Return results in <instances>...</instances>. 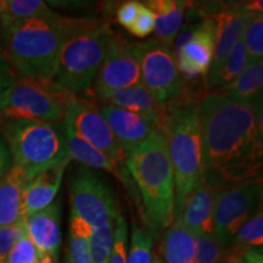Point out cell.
<instances>
[{"mask_svg": "<svg viewBox=\"0 0 263 263\" xmlns=\"http://www.w3.org/2000/svg\"><path fill=\"white\" fill-rule=\"evenodd\" d=\"M203 178L216 190L262 178V104L207 93L199 105Z\"/></svg>", "mask_w": 263, "mask_h": 263, "instance_id": "6da1fadb", "label": "cell"}, {"mask_svg": "<svg viewBox=\"0 0 263 263\" xmlns=\"http://www.w3.org/2000/svg\"><path fill=\"white\" fill-rule=\"evenodd\" d=\"M83 20L51 11L17 22L0 31L3 57L18 77L54 80L59 54Z\"/></svg>", "mask_w": 263, "mask_h": 263, "instance_id": "7a4b0ae2", "label": "cell"}, {"mask_svg": "<svg viewBox=\"0 0 263 263\" xmlns=\"http://www.w3.org/2000/svg\"><path fill=\"white\" fill-rule=\"evenodd\" d=\"M200 100L185 85L183 94L166 105L160 122V132L167 141L176 185L173 221L179 219L184 202L205 176Z\"/></svg>", "mask_w": 263, "mask_h": 263, "instance_id": "3957f363", "label": "cell"}, {"mask_svg": "<svg viewBox=\"0 0 263 263\" xmlns=\"http://www.w3.org/2000/svg\"><path fill=\"white\" fill-rule=\"evenodd\" d=\"M126 168L136 184L151 228H168L173 222L176 185L166 138L160 130L132 151Z\"/></svg>", "mask_w": 263, "mask_h": 263, "instance_id": "277c9868", "label": "cell"}, {"mask_svg": "<svg viewBox=\"0 0 263 263\" xmlns=\"http://www.w3.org/2000/svg\"><path fill=\"white\" fill-rule=\"evenodd\" d=\"M112 33L107 21L84 17L59 54L54 80L76 97L89 90Z\"/></svg>", "mask_w": 263, "mask_h": 263, "instance_id": "5b68a950", "label": "cell"}, {"mask_svg": "<svg viewBox=\"0 0 263 263\" xmlns=\"http://www.w3.org/2000/svg\"><path fill=\"white\" fill-rule=\"evenodd\" d=\"M3 138L9 146L12 164L25 170L28 180L42 171L70 159L64 123L8 121Z\"/></svg>", "mask_w": 263, "mask_h": 263, "instance_id": "8992f818", "label": "cell"}, {"mask_svg": "<svg viewBox=\"0 0 263 263\" xmlns=\"http://www.w3.org/2000/svg\"><path fill=\"white\" fill-rule=\"evenodd\" d=\"M76 99L55 80L17 77L0 95V117L6 121L64 123L66 111Z\"/></svg>", "mask_w": 263, "mask_h": 263, "instance_id": "52a82bcc", "label": "cell"}, {"mask_svg": "<svg viewBox=\"0 0 263 263\" xmlns=\"http://www.w3.org/2000/svg\"><path fill=\"white\" fill-rule=\"evenodd\" d=\"M71 212L90 228L99 229L115 226L117 201L112 189L94 171L80 167L70 179Z\"/></svg>", "mask_w": 263, "mask_h": 263, "instance_id": "ba28073f", "label": "cell"}, {"mask_svg": "<svg viewBox=\"0 0 263 263\" xmlns=\"http://www.w3.org/2000/svg\"><path fill=\"white\" fill-rule=\"evenodd\" d=\"M262 195V178L216 190L213 236L223 248L252 217Z\"/></svg>", "mask_w": 263, "mask_h": 263, "instance_id": "9c48e42d", "label": "cell"}, {"mask_svg": "<svg viewBox=\"0 0 263 263\" xmlns=\"http://www.w3.org/2000/svg\"><path fill=\"white\" fill-rule=\"evenodd\" d=\"M140 83L162 106L185 90L186 83L178 70L172 48L155 37L140 43Z\"/></svg>", "mask_w": 263, "mask_h": 263, "instance_id": "30bf717a", "label": "cell"}, {"mask_svg": "<svg viewBox=\"0 0 263 263\" xmlns=\"http://www.w3.org/2000/svg\"><path fill=\"white\" fill-rule=\"evenodd\" d=\"M140 83V43L112 33L91 88L100 99L115 90Z\"/></svg>", "mask_w": 263, "mask_h": 263, "instance_id": "8fae6325", "label": "cell"}, {"mask_svg": "<svg viewBox=\"0 0 263 263\" xmlns=\"http://www.w3.org/2000/svg\"><path fill=\"white\" fill-rule=\"evenodd\" d=\"M64 123L70 126L78 137L97 147L115 162L126 166L127 154L93 101L76 97L66 111Z\"/></svg>", "mask_w": 263, "mask_h": 263, "instance_id": "7c38bea8", "label": "cell"}, {"mask_svg": "<svg viewBox=\"0 0 263 263\" xmlns=\"http://www.w3.org/2000/svg\"><path fill=\"white\" fill-rule=\"evenodd\" d=\"M215 50V22L201 17L190 38L174 52L180 74L186 80L206 78L211 67Z\"/></svg>", "mask_w": 263, "mask_h": 263, "instance_id": "4fadbf2b", "label": "cell"}, {"mask_svg": "<svg viewBox=\"0 0 263 263\" xmlns=\"http://www.w3.org/2000/svg\"><path fill=\"white\" fill-rule=\"evenodd\" d=\"M250 15L245 5H222L215 11L202 16L210 17L215 22V50L209 74L221 67L226 59L234 48L236 43L241 41L242 33L248 24Z\"/></svg>", "mask_w": 263, "mask_h": 263, "instance_id": "5bb4252c", "label": "cell"}, {"mask_svg": "<svg viewBox=\"0 0 263 263\" xmlns=\"http://www.w3.org/2000/svg\"><path fill=\"white\" fill-rule=\"evenodd\" d=\"M65 128V138H66V149H67V155L71 160L77 161L78 163L83 164L89 170H101L106 171L107 173L112 174L115 178H117L126 188L129 190L134 197V201L139 202V193H138L136 184L132 179L130 174L128 173L126 166L118 164L112 159H110L97 147L90 145L81 137L74 133L70 126L64 123Z\"/></svg>", "mask_w": 263, "mask_h": 263, "instance_id": "9a60e30c", "label": "cell"}, {"mask_svg": "<svg viewBox=\"0 0 263 263\" xmlns=\"http://www.w3.org/2000/svg\"><path fill=\"white\" fill-rule=\"evenodd\" d=\"M99 110L127 156L155 132L160 130L149 118L132 111L107 104L101 105Z\"/></svg>", "mask_w": 263, "mask_h": 263, "instance_id": "2e32d148", "label": "cell"}, {"mask_svg": "<svg viewBox=\"0 0 263 263\" xmlns=\"http://www.w3.org/2000/svg\"><path fill=\"white\" fill-rule=\"evenodd\" d=\"M27 236L38 254L58 258L61 246V206L55 201L26 218Z\"/></svg>", "mask_w": 263, "mask_h": 263, "instance_id": "e0dca14e", "label": "cell"}, {"mask_svg": "<svg viewBox=\"0 0 263 263\" xmlns=\"http://www.w3.org/2000/svg\"><path fill=\"white\" fill-rule=\"evenodd\" d=\"M71 159L35 174L26 184L22 199L21 217L26 219L33 213L51 205L61 188L64 173Z\"/></svg>", "mask_w": 263, "mask_h": 263, "instance_id": "ac0fdd59", "label": "cell"}, {"mask_svg": "<svg viewBox=\"0 0 263 263\" xmlns=\"http://www.w3.org/2000/svg\"><path fill=\"white\" fill-rule=\"evenodd\" d=\"M215 197L216 189L203 178L184 202L179 221L194 236L213 234Z\"/></svg>", "mask_w": 263, "mask_h": 263, "instance_id": "d6986e66", "label": "cell"}, {"mask_svg": "<svg viewBox=\"0 0 263 263\" xmlns=\"http://www.w3.org/2000/svg\"><path fill=\"white\" fill-rule=\"evenodd\" d=\"M100 101L149 118L156 124L159 129L161 118L163 117L164 110H166V106L157 103L156 99L141 83L115 90L101 99Z\"/></svg>", "mask_w": 263, "mask_h": 263, "instance_id": "ffe728a7", "label": "cell"}, {"mask_svg": "<svg viewBox=\"0 0 263 263\" xmlns=\"http://www.w3.org/2000/svg\"><path fill=\"white\" fill-rule=\"evenodd\" d=\"M27 182L26 171L15 164L0 180V227L15 224L22 219V199Z\"/></svg>", "mask_w": 263, "mask_h": 263, "instance_id": "44dd1931", "label": "cell"}, {"mask_svg": "<svg viewBox=\"0 0 263 263\" xmlns=\"http://www.w3.org/2000/svg\"><path fill=\"white\" fill-rule=\"evenodd\" d=\"M144 4L154 14L155 38L162 44L172 48L183 26L188 3L179 0H150Z\"/></svg>", "mask_w": 263, "mask_h": 263, "instance_id": "7402d4cb", "label": "cell"}, {"mask_svg": "<svg viewBox=\"0 0 263 263\" xmlns=\"http://www.w3.org/2000/svg\"><path fill=\"white\" fill-rule=\"evenodd\" d=\"M262 88L263 61L261 60L250 64L242 73L216 93L241 103L262 104Z\"/></svg>", "mask_w": 263, "mask_h": 263, "instance_id": "603a6c76", "label": "cell"}, {"mask_svg": "<svg viewBox=\"0 0 263 263\" xmlns=\"http://www.w3.org/2000/svg\"><path fill=\"white\" fill-rule=\"evenodd\" d=\"M195 236L177 219L167 228L163 242L166 263H194Z\"/></svg>", "mask_w": 263, "mask_h": 263, "instance_id": "cb8c5ba5", "label": "cell"}, {"mask_svg": "<svg viewBox=\"0 0 263 263\" xmlns=\"http://www.w3.org/2000/svg\"><path fill=\"white\" fill-rule=\"evenodd\" d=\"M249 65V54L246 51L244 43L240 41L232 49V51H230L228 58L226 59L221 67L215 73L206 76L203 83H205L207 93L217 91L221 88L226 87V85H228L240 73H242Z\"/></svg>", "mask_w": 263, "mask_h": 263, "instance_id": "d4e9b609", "label": "cell"}, {"mask_svg": "<svg viewBox=\"0 0 263 263\" xmlns=\"http://www.w3.org/2000/svg\"><path fill=\"white\" fill-rule=\"evenodd\" d=\"M51 11L48 3L43 0H0V31Z\"/></svg>", "mask_w": 263, "mask_h": 263, "instance_id": "484cf974", "label": "cell"}, {"mask_svg": "<svg viewBox=\"0 0 263 263\" xmlns=\"http://www.w3.org/2000/svg\"><path fill=\"white\" fill-rule=\"evenodd\" d=\"M93 232L84 221L71 212L70 239H68L67 263H91L89 236Z\"/></svg>", "mask_w": 263, "mask_h": 263, "instance_id": "4316f807", "label": "cell"}, {"mask_svg": "<svg viewBox=\"0 0 263 263\" xmlns=\"http://www.w3.org/2000/svg\"><path fill=\"white\" fill-rule=\"evenodd\" d=\"M263 245V213L262 205L244 226L240 228L236 235L230 241L228 254H239L249 249H262Z\"/></svg>", "mask_w": 263, "mask_h": 263, "instance_id": "83f0119b", "label": "cell"}, {"mask_svg": "<svg viewBox=\"0 0 263 263\" xmlns=\"http://www.w3.org/2000/svg\"><path fill=\"white\" fill-rule=\"evenodd\" d=\"M242 43L249 54L250 64L263 58V17L262 12H251L242 33Z\"/></svg>", "mask_w": 263, "mask_h": 263, "instance_id": "f1b7e54d", "label": "cell"}, {"mask_svg": "<svg viewBox=\"0 0 263 263\" xmlns=\"http://www.w3.org/2000/svg\"><path fill=\"white\" fill-rule=\"evenodd\" d=\"M151 251H153L151 233L134 224L132 230L129 251L127 252V263H151Z\"/></svg>", "mask_w": 263, "mask_h": 263, "instance_id": "f546056e", "label": "cell"}, {"mask_svg": "<svg viewBox=\"0 0 263 263\" xmlns=\"http://www.w3.org/2000/svg\"><path fill=\"white\" fill-rule=\"evenodd\" d=\"M114 227L93 229L89 236L91 263H108L114 244Z\"/></svg>", "mask_w": 263, "mask_h": 263, "instance_id": "4dcf8cb0", "label": "cell"}, {"mask_svg": "<svg viewBox=\"0 0 263 263\" xmlns=\"http://www.w3.org/2000/svg\"><path fill=\"white\" fill-rule=\"evenodd\" d=\"M226 249L213 234L195 236L194 263H224Z\"/></svg>", "mask_w": 263, "mask_h": 263, "instance_id": "1f68e13d", "label": "cell"}, {"mask_svg": "<svg viewBox=\"0 0 263 263\" xmlns=\"http://www.w3.org/2000/svg\"><path fill=\"white\" fill-rule=\"evenodd\" d=\"M26 235V219H21L15 224L8 227H0V263L8 262L11 250Z\"/></svg>", "mask_w": 263, "mask_h": 263, "instance_id": "d6a6232c", "label": "cell"}, {"mask_svg": "<svg viewBox=\"0 0 263 263\" xmlns=\"http://www.w3.org/2000/svg\"><path fill=\"white\" fill-rule=\"evenodd\" d=\"M128 227L122 215H118L114 227V244L108 263H127Z\"/></svg>", "mask_w": 263, "mask_h": 263, "instance_id": "836d02e7", "label": "cell"}, {"mask_svg": "<svg viewBox=\"0 0 263 263\" xmlns=\"http://www.w3.org/2000/svg\"><path fill=\"white\" fill-rule=\"evenodd\" d=\"M154 27H155V21H154L153 11L144 3H141L139 11L133 24L128 28V32L138 38H146L154 32Z\"/></svg>", "mask_w": 263, "mask_h": 263, "instance_id": "e575fe53", "label": "cell"}, {"mask_svg": "<svg viewBox=\"0 0 263 263\" xmlns=\"http://www.w3.org/2000/svg\"><path fill=\"white\" fill-rule=\"evenodd\" d=\"M37 249L26 235L11 250L6 263H37Z\"/></svg>", "mask_w": 263, "mask_h": 263, "instance_id": "d590c367", "label": "cell"}, {"mask_svg": "<svg viewBox=\"0 0 263 263\" xmlns=\"http://www.w3.org/2000/svg\"><path fill=\"white\" fill-rule=\"evenodd\" d=\"M141 6L140 2H124L117 8L116 11V17L118 24H120L122 27H124L128 31V28L130 27V25L133 24L134 18L139 11Z\"/></svg>", "mask_w": 263, "mask_h": 263, "instance_id": "8d00e7d4", "label": "cell"}, {"mask_svg": "<svg viewBox=\"0 0 263 263\" xmlns=\"http://www.w3.org/2000/svg\"><path fill=\"white\" fill-rule=\"evenodd\" d=\"M17 77L18 76L16 74L8 60L3 55H0V95L14 84Z\"/></svg>", "mask_w": 263, "mask_h": 263, "instance_id": "74e56055", "label": "cell"}, {"mask_svg": "<svg viewBox=\"0 0 263 263\" xmlns=\"http://www.w3.org/2000/svg\"><path fill=\"white\" fill-rule=\"evenodd\" d=\"M12 166V157L5 139L0 137V180L4 178L10 167Z\"/></svg>", "mask_w": 263, "mask_h": 263, "instance_id": "f35d334b", "label": "cell"}, {"mask_svg": "<svg viewBox=\"0 0 263 263\" xmlns=\"http://www.w3.org/2000/svg\"><path fill=\"white\" fill-rule=\"evenodd\" d=\"M37 263H58V258L52 257V256H50V255L38 254Z\"/></svg>", "mask_w": 263, "mask_h": 263, "instance_id": "ab89813d", "label": "cell"}, {"mask_svg": "<svg viewBox=\"0 0 263 263\" xmlns=\"http://www.w3.org/2000/svg\"><path fill=\"white\" fill-rule=\"evenodd\" d=\"M154 263H162V262H161V261H155Z\"/></svg>", "mask_w": 263, "mask_h": 263, "instance_id": "60d3db41", "label": "cell"}]
</instances>
